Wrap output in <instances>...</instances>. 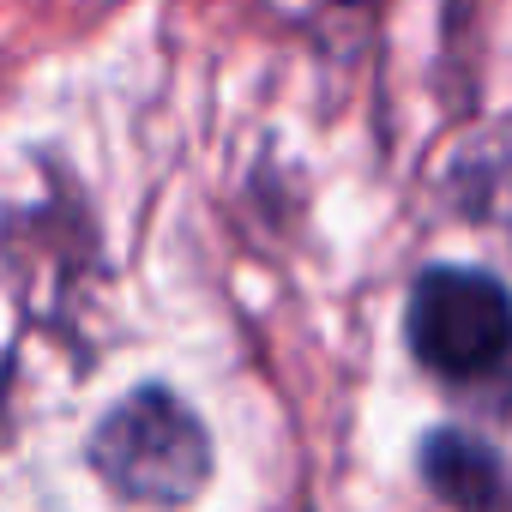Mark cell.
I'll return each instance as SVG.
<instances>
[{
  "mask_svg": "<svg viewBox=\"0 0 512 512\" xmlns=\"http://www.w3.org/2000/svg\"><path fill=\"white\" fill-rule=\"evenodd\" d=\"M85 458L115 500L145 506V512L193 506L211 482V464H217L199 410L157 380L133 386L121 404H109L97 416Z\"/></svg>",
  "mask_w": 512,
  "mask_h": 512,
  "instance_id": "cell-1",
  "label": "cell"
},
{
  "mask_svg": "<svg viewBox=\"0 0 512 512\" xmlns=\"http://www.w3.org/2000/svg\"><path fill=\"white\" fill-rule=\"evenodd\" d=\"M404 338L422 374L452 392L512 386V290L476 266H428L410 284Z\"/></svg>",
  "mask_w": 512,
  "mask_h": 512,
  "instance_id": "cell-2",
  "label": "cell"
},
{
  "mask_svg": "<svg viewBox=\"0 0 512 512\" xmlns=\"http://www.w3.org/2000/svg\"><path fill=\"white\" fill-rule=\"evenodd\" d=\"M416 476L452 512H506L512 506L506 458L470 428H428L416 446Z\"/></svg>",
  "mask_w": 512,
  "mask_h": 512,
  "instance_id": "cell-3",
  "label": "cell"
},
{
  "mask_svg": "<svg viewBox=\"0 0 512 512\" xmlns=\"http://www.w3.org/2000/svg\"><path fill=\"white\" fill-rule=\"evenodd\" d=\"M344 7H362V0H344Z\"/></svg>",
  "mask_w": 512,
  "mask_h": 512,
  "instance_id": "cell-4",
  "label": "cell"
}]
</instances>
